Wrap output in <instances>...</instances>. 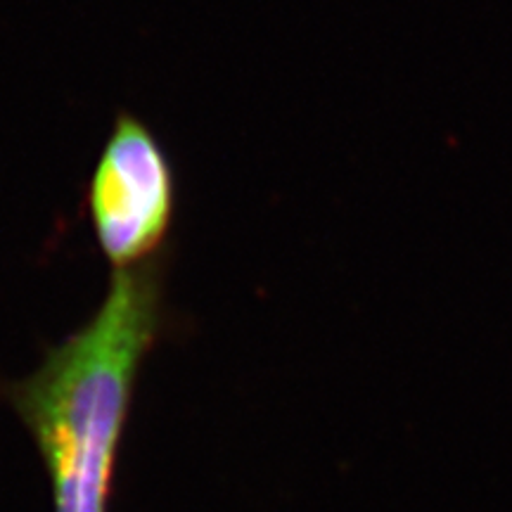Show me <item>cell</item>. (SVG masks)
Wrapping results in <instances>:
<instances>
[{
	"instance_id": "2",
	"label": "cell",
	"mask_w": 512,
	"mask_h": 512,
	"mask_svg": "<svg viewBox=\"0 0 512 512\" xmlns=\"http://www.w3.org/2000/svg\"><path fill=\"white\" fill-rule=\"evenodd\" d=\"M176 171L162 140L121 112L88 181L86 209L100 252L117 268L159 259L176 219Z\"/></svg>"
},
{
	"instance_id": "1",
	"label": "cell",
	"mask_w": 512,
	"mask_h": 512,
	"mask_svg": "<svg viewBox=\"0 0 512 512\" xmlns=\"http://www.w3.org/2000/svg\"><path fill=\"white\" fill-rule=\"evenodd\" d=\"M164 323V261L117 268L98 311L5 387L48 470L53 512H110L133 392Z\"/></svg>"
}]
</instances>
